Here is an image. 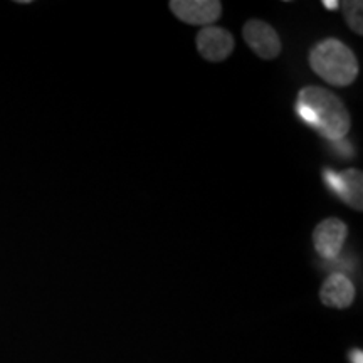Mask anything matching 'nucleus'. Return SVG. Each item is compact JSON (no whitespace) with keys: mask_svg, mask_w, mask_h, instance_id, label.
I'll return each mask as SVG.
<instances>
[{"mask_svg":"<svg viewBox=\"0 0 363 363\" xmlns=\"http://www.w3.org/2000/svg\"><path fill=\"white\" fill-rule=\"evenodd\" d=\"M170 11L177 19L190 26H211L222 16L219 0H172Z\"/></svg>","mask_w":363,"mask_h":363,"instance_id":"39448f33","label":"nucleus"},{"mask_svg":"<svg viewBox=\"0 0 363 363\" xmlns=\"http://www.w3.org/2000/svg\"><path fill=\"white\" fill-rule=\"evenodd\" d=\"M320 299L328 308H348L355 299V286L345 274H331L320 289Z\"/></svg>","mask_w":363,"mask_h":363,"instance_id":"6e6552de","label":"nucleus"},{"mask_svg":"<svg viewBox=\"0 0 363 363\" xmlns=\"http://www.w3.org/2000/svg\"><path fill=\"white\" fill-rule=\"evenodd\" d=\"M242 38L249 48L252 49V52L264 59V61L276 59L281 54L283 45H281L279 34L264 21H247L242 27Z\"/></svg>","mask_w":363,"mask_h":363,"instance_id":"20e7f679","label":"nucleus"},{"mask_svg":"<svg viewBox=\"0 0 363 363\" xmlns=\"http://www.w3.org/2000/svg\"><path fill=\"white\" fill-rule=\"evenodd\" d=\"M311 69L337 88L350 86L358 76L357 56L348 45L338 39H325L316 44L310 52Z\"/></svg>","mask_w":363,"mask_h":363,"instance_id":"f03ea898","label":"nucleus"},{"mask_svg":"<svg viewBox=\"0 0 363 363\" xmlns=\"http://www.w3.org/2000/svg\"><path fill=\"white\" fill-rule=\"evenodd\" d=\"M197 51L206 61L220 62L233 54L234 51V38L227 29L217 26H207L199 30L197 39Z\"/></svg>","mask_w":363,"mask_h":363,"instance_id":"423d86ee","label":"nucleus"},{"mask_svg":"<svg viewBox=\"0 0 363 363\" xmlns=\"http://www.w3.org/2000/svg\"><path fill=\"white\" fill-rule=\"evenodd\" d=\"M296 113L310 128L331 142H340L350 131L352 118L342 99L320 86L299 91Z\"/></svg>","mask_w":363,"mask_h":363,"instance_id":"f257e3e1","label":"nucleus"},{"mask_svg":"<svg viewBox=\"0 0 363 363\" xmlns=\"http://www.w3.org/2000/svg\"><path fill=\"white\" fill-rule=\"evenodd\" d=\"M352 363H363V355L360 350H353L352 352Z\"/></svg>","mask_w":363,"mask_h":363,"instance_id":"9d476101","label":"nucleus"},{"mask_svg":"<svg viewBox=\"0 0 363 363\" xmlns=\"http://www.w3.org/2000/svg\"><path fill=\"white\" fill-rule=\"evenodd\" d=\"M342 7L343 17L347 21V24L353 33H357L358 35L363 34V21H362V11H363V4L360 0H345L343 4H340Z\"/></svg>","mask_w":363,"mask_h":363,"instance_id":"1a4fd4ad","label":"nucleus"},{"mask_svg":"<svg viewBox=\"0 0 363 363\" xmlns=\"http://www.w3.org/2000/svg\"><path fill=\"white\" fill-rule=\"evenodd\" d=\"M323 180L331 192L338 195L355 211H362L363 207V175L360 170L348 169L345 172H335L325 169Z\"/></svg>","mask_w":363,"mask_h":363,"instance_id":"7ed1b4c3","label":"nucleus"},{"mask_svg":"<svg viewBox=\"0 0 363 363\" xmlns=\"http://www.w3.org/2000/svg\"><path fill=\"white\" fill-rule=\"evenodd\" d=\"M323 6L328 9V11H335V9L340 7V2H323Z\"/></svg>","mask_w":363,"mask_h":363,"instance_id":"9b49d317","label":"nucleus"},{"mask_svg":"<svg viewBox=\"0 0 363 363\" xmlns=\"http://www.w3.org/2000/svg\"><path fill=\"white\" fill-rule=\"evenodd\" d=\"M347 224L337 217L320 222L313 230V244L316 252L325 259H335L347 240Z\"/></svg>","mask_w":363,"mask_h":363,"instance_id":"0eeeda50","label":"nucleus"}]
</instances>
